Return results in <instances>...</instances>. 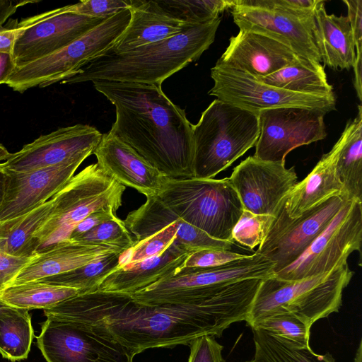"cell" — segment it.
<instances>
[{
  "instance_id": "obj_1",
  "label": "cell",
  "mask_w": 362,
  "mask_h": 362,
  "mask_svg": "<svg viewBox=\"0 0 362 362\" xmlns=\"http://www.w3.org/2000/svg\"><path fill=\"white\" fill-rule=\"evenodd\" d=\"M261 282L249 279L223 283L211 296L187 304H143L129 293L95 291L43 313L49 319L87 325L138 354L149 349L189 346L203 336L220 337L232 324L245 321Z\"/></svg>"
},
{
  "instance_id": "obj_2",
  "label": "cell",
  "mask_w": 362,
  "mask_h": 362,
  "mask_svg": "<svg viewBox=\"0 0 362 362\" xmlns=\"http://www.w3.org/2000/svg\"><path fill=\"white\" fill-rule=\"evenodd\" d=\"M95 89L115 107L110 132L165 177H194L192 124L161 86L95 81Z\"/></svg>"
},
{
  "instance_id": "obj_3",
  "label": "cell",
  "mask_w": 362,
  "mask_h": 362,
  "mask_svg": "<svg viewBox=\"0 0 362 362\" xmlns=\"http://www.w3.org/2000/svg\"><path fill=\"white\" fill-rule=\"evenodd\" d=\"M221 21L218 17L194 25L173 37L127 52H115L109 49L61 83L110 81L161 86L209 49Z\"/></svg>"
},
{
  "instance_id": "obj_4",
  "label": "cell",
  "mask_w": 362,
  "mask_h": 362,
  "mask_svg": "<svg viewBox=\"0 0 362 362\" xmlns=\"http://www.w3.org/2000/svg\"><path fill=\"white\" fill-rule=\"evenodd\" d=\"M258 113L214 100L192 124L193 177L213 178L255 146Z\"/></svg>"
},
{
  "instance_id": "obj_5",
  "label": "cell",
  "mask_w": 362,
  "mask_h": 362,
  "mask_svg": "<svg viewBox=\"0 0 362 362\" xmlns=\"http://www.w3.org/2000/svg\"><path fill=\"white\" fill-rule=\"evenodd\" d=\"M353 275L346 264L300 280L287 281L274 276L262 279L245 322L251 327L267 315L284 310L312 327L316 321L339 312L343 291Z\"/></svg>"
},
{
  "instance_id": "obj_6",
  "label": "cell",
  "mask_w": 362,
  "mask_h": 362,
  "mask_svg": "<svg viewBox=\"0 0 362 362\" xmlns=\"http://www.w3.org/2000/svg\"><path fill=\"white\" fill-rule=\"evenodd\" d=\"M156 196L182 220L214 239L232 242L243 207L228 177H165Z\"/></svg>"
},
{
  "instance_id": "obj_7",
  "label": "cell",
  "mask_w": 362,
  "mask_h": 362,
  "mask_svg": "<svg viewBox=\"0 0 362 362\" xmlns=\"http://www.w3.org/2000/svg\"><path fill=\"white\" fill-rule=\"evenodd\" d=\"M124 189L97 163L74 175L52 197V211L35 235L36 255L69 240L76 226L89 214L98 211L115 213L122 206Z\"/></svg>"
},
{
  "instance_id": "obj_8",
  "label": "cell",
  "mask_w": 362,
  "mask_h": 362,
  "mask_svg": "<svg viewBox=\"0 0 362 362\" xmlns=\"http://www.w3.org/2000/svg\"><path fill=\"white\" fill-rule=\"evenodd\" d=\"M130 18L129 8L108 17L65 47L16 67L6 85L22 93L29 88H45L74 76L83 66L112 47Z\"/></svg>"
},
{
  "instance_id": "obj_9",
  "label": "cell",
  "mask_w": 362,
  "mask_h": 362,
  "mask_svg": "<svg viewBox=\"0 0 362 362\" xmlns=\"http://www.w3.org/2000/svg\"><path fill=\"white\" fill-rule=\"evenodd\" d=\"M361 241L362 201L350 199L303 253L274 276L296 281L329 272L361 252Z\"/></svg>"
},
{
  "instance_id": "obj_10",
  "label": "cell",
  "mask_w": 362,
  "mask_h": 362,
  "mask_svg": "<svg viewBox=\"0 0 362 362\" xmlns=\"http://www.w3.org/2000/svg\"><path fill=\"white\" fill-rule=\"evenodd\" d=\"M214 86L209 94L243 109L259 112L283 107H300L328 113L336 107L334 93H300L274 87L252 76L216 63L211 69Z\"/></svg>"
},
{
  "instance_id": "obj_11",
  "label": "cell",
  "mask_w": 362,
  "mask_h": 362,
  "mask_svg": "<svg viewBox=\"0 0 362 362\" xmlns=\"http://www.w3.org/2000/svg\"><path fill=\"white\" fill-rule=\"evenodd\" d=\"M350 199L344 192L333 194L296 218L283 203L256 252L273 262L277 272L300 256Z\"/></svg>"
},
{
  "instance_id": "obj_12",
  "label": "cell",
  "mask_w": 362,
  "mask_h": 362,
  "mask_svg": "<svg viewBox=\"0 0 362 362\" xmlns=\"http://www.w3.org/2000/svg\"><path fill=\"white\" fill-rule=\"evenodd\" d=\"M37 346L47 362H133V351L90 326L47 318Z\"/></svg>"
},
{
  "instance_id": "obj_13",
  "label": "cell",
  "mask_w": 362,
  "mask_h": 362,
  "mask_svg": "<svg viewBox=\"0 0 362 362\" xmlns=\"http://www.w3.org/2000/svg\"><path fill=\"white\" fill-rule=\"evenodd\" d=\"M106 18L81 15L65 6L22 19L12 52L16 67L65 47Z\"/></svg>"
},
{
  "instance_id": "obj_14",
  "label": "cell",
  "mask_w": 362,
  "mask_h": 362,
  "mask_svg": "<svg viewBox=\"0 0 362 362\" xmlns=\"http://www.w3.org/2000/svg\"><path fill=\"white\" fill-rule=\"evenodd\" d=\"M325 113L300 107L263 110L258 113L259 134L254 157L265 161H285L293 149L327 136Z\"/></svg>"
},
{
  "instance_id": "obj_15",
  "label": "cell",
  "mask_w": 362,
  "mask_h": 362,
  "mask_svg": "<svg viewBox=\"0 0 362 362\" xmlns=\"http://www.w3.org/2000/svg\"><path fill=\"white\" fill-rule=\"evenodd\" d=\"M275 264L255 252L251 255L210 267H181L173 274L131 294L137 302L165 304L172 297L196 288L249 279L274 276Z\"/></svg>"
},
{
  "instance_id": "obj_16",
  "label": "cell",
  "mask_w": 362,
  "mask_h": 362,
  "mask_svg": "<svg viewBox=\"0 0 362 362\" xmlns=\"http://www.w3.org/2000/svg\"><path fill=\"white\" fill-rule=\"evenodd\" d=\"M228 178L244 210L274 217L298 182L294 166L286 168L285 161H265L254 156L238 165Z\"/></svg>"
},
{
  "instance_id": "obj_17",
  "label": "cell",
  "mask_w": 362,
  "mask_h": 362,
  "mask_svg": "<svg viewBox=\"0 0 362 362\" xmlns=\"http://www.w3.org/2000/svg\"><path fill=\"white\" fill-rule=\"evenodd\" d=\"M101 137L99 130L88 124L61 127L11 153L1 165L6 170L28 172L86 158L93 154Z\"/></svg>"
},
{
  "instance_id": "obj_18",
  "label": "cell",
  "mask_w": 362,
  "mask_h": 362,
  "mask_svg": "<svg viewBox=\"0 0 362 362\" xmlns=\"http://www.w3.org/2000/svg\"><path fill=\"white\" fill-rule=\"evenodd\" d=\"M231 14L240 30L268 36L299 56L320 63L315 17L303 18L274 8L247 5L233 0Z\"/></svg>"
},
{
  "instance_id": "obj_19",
  "label": "cell",
  "mask_w": 362,
  "mask_h": 362,
  "mask_svg": "<svg viewBox=\"0 0 362 362\" xmlns=\"http://www.w3.org/2000/svg\"><path fill=\"white\" fill-rule=\"evenodd\" d=\"M84 157L28 172L6 170V188L0 223L26 215L50 199L74 176Z\"/></svg>"
},
{
  "instance_id": "obj_20",
  "label": "cell",
  "mask_w": 362,
  "mask_h": 362,
  "mask_svg": "<svg viewBox=\"0 0 362 362\" xmlns=\"http://www.w3.org/2000/svg\"><path fill=\"white\" fill-rule=\"evenodd\" d=\"M303 58L268 36L240 30L230 38L228 47L216 63L259 78L296 64Z\"/></svg>"
},
{
  "instance_id": "obj_21",
  "label": "cell",
  "mask_w": 362,
  "mask_h": 362,
  "mask_svg": "<svg viewBox=\"0 0 362 362\" xmlns=\"http://www.w3.org/2000/svg\"><path fill=\"white\" fill-rule=\"evenodd\" d=\"M93 154L100 168L123 186L146 197L160 190L165 177L110 131L102 134Z\"/></svg>"
},
{
  "instance_id": "obj_22",
  "label": "cell",
  "mask_w": 362,
  "mask_h": 362,
  "mask_svg": "<svg viewBox=\"0 0 362 362\" xmlns=\"http://www.w3.org/2000/svg\"><path fill=\"white\" fill-rule=\"evenodd\" d=\"M130 21L110 50L124 52L173 37L194 25L164 10L157 1L132 0Z\"/></svg>"
},
{
  "instance_id": "obj_23",
  "label": "cell",
  "mask_w": 362,
  "mask_h": 362,
  "mask_svg": "<svg viewBox=\"0 0 362 362\" xmlns=\"http://www.w3.org/2000/svg\"><path fill=\"white\" fill-rule=\"evenodd\" d=\"M124 251L101 245L85 244L71 240H64L34 256L8 286L63 274L103 259L110 255Z\"/></svg>"
},
{
  "instance_id": "obj_24",
  "label": "cell",
  "mask_w": 362,
  "mask_h": 362,
  "mask_svg": "<svg viewBox=\"0 0 362 362\" xmlns=\"http://www.w3.org/2000/svg\"><path fill=\"white\" fill-rule=\"evenodd\" d=\"M192 252L174 241L158 256L119 267L97 291L134 293L173 274Z\"/></svg>"
},
{
  "instance_id": "obj_25",
  "label": "cell",
  "mask_w": 362,
  "mask_h": 362,
  "mask_svg": "<svg viewBox=\"0 0 362 362\" xmlns=\"http://www.w3.org/2000/svg\"><path fill=\"white\" fill-rule=\"evenodd\" d=\"M344 139L343 132L332 149L322 156L312 171L286 195L284 204L289 217H298L333 194L346 193L336 173L337 158Z\"/></svg>"
},
{
  "instance_id": "obj_26",
  "label": "cell",
  "mask_w": 362,
  "mask_h": 362,
  "mask_svg": "<svg viewBox=\"0 0 362 362\" xmlns=\"http://www.w3.org/2000/svg\"><path fill=\"white\" fill-rule=\"evenodd\" d=\"M318 48L325 64L333 69H349L356 59V48L347 16L328 14L322 1L315 13Z\"/></svg>"
},
{
  "instance_id": "obj_27",
  "label": "cell",
  "mask_w": 362,
  "mask_h": 362,
  "mask_svg": "<svg viewBox=\"0 0 362 362\" xmlns=\"http://www.w3.org/2000/svg\"><path fill=\"white\" fill-rule=\"evenodd\" d=\"M53 206L51 198L23 217L0 223V252L16 257L35 256V235L48 219Z\"/></svg>"
},
{
  "instance_id": "obj_28",
  "label": "cell",
  "mask_w": 362,
  "mask_h": 362,
  "mask_svg": "<svg viewBox=\"0 0 362 362\" xmlns=\"http://www.w3.org/2000/svg\"><path fill=\"white\" fill-rule=\"evenodd\" d=\"M345 139L339 153L337 175L351 199L362 201V107L344 128Z\"/></svg>"
},
{
  "instance_id": "obj_29",
  "label": "cell",
  "mask_w": 362,
  "mask_h": 362,
  "mask_svg": "<svg viewBox=\"0 0 362 362\" xmlns=\"http://www.w3.org/2000/svg\"><path fill=\"white\" fill-rule=\"evenodd\" d=\"M255 78L296 93L315 95L334 93L333 87L328 83L322 65L305 58L269 76Z\"/></svg>"
},
{
  "instance_id": "obj_30",
  "label": "cell",
  "mask_w": 362,
  "mask_h": 362,
  "mask_svg": "<svg viewBox=\"0 0 362 362\" xmlns=\"http://www.w3.org/2000/svg\"><path fill=\"white\" fill-rule=\"evenodd\" d=\"M34 337L29 310L8 306L0 313V354L11 362L26 359Z\"/></svg>"
},
{
  "instance_id": "obj_31",
  "label": "cell",
  "mask_w": 362,
  "mask_h": 362,
  "mask_svg": "<svg viewBox=\"0 0 362 362\" xmlns=\"http://www.w3.org/2000/svg\"><path fill=\"white\" fill-rule=\"evenodd\" d=\"M78 293L76 288L31 281L6 287L0 300L14 308L45 310Z\"/></svg>"
},
{
  "instance_id": "obj_32",
  "label": "cell",
  "mask_w": 362,
  "mask_h": 362,
  "mask_svg": "<svg viewBox=\"0 0 362 362\" xmlns=\"http://www.w3.org/2000/svg\"><path fill=\"white\" fill-rule=\"evenodd\" d=\"M255 355L252 362H334L329 353L318 354L262 329H252Z\"/></svg>"
},
{
  "instance_id": "obj_33",
  "label": "cell",
  "mask_w": 362,
  "mask_h": 362,
  "mask_svg": "<svg viewBox=\"0 0 362 362\" xmlns=\"http://www.w3.org/2000/svg\"><path fill=\"white\" fill-rule=\"evenodd\" d=\"M124 252H116L69 272L37 281L76 288L78 294L94 292L103 279L119 267L120 256Z\"/></svg>"
},
{
  "instance_id": "obj_34",
  "label": "cell",
  "mask_w": 362,
  "mask_h": 362,
  "mask_svg": "<svg viewBox=\"0 0 362 362\" xmlns=\"http://www.w3.org/2000/svg\"><path fill=\"white\" fill-rule=\"evenodd\" d=\"M251 328L262 329L300 347L310 346L311 326L287 311L272 312L255 322Z\"/></svg>"
},
{
  "instance_id": "obj_35",
  "label": "cell",
  "mask_w": 362,
  "mask_h": 362,
  "mask_svg": "<svg viewBox=\"0 0 362 362\" xmlns=\"http://www.w3.org/2000/svg\"><path fill=\"white\" fill-rule=\"evenodd\" d=\"M157 2L174 17L193 25L210 22L233 6V0H173Z\"/></svg>"
},
{
  "instance_id": "obj_36",
  "label": "cell",
  "mask_w": 362,
  "mask_h": 362,
  "mask_svg": "<svg viewBox=\"0 0 362 362\" xmlns=\"http://www.w3.org/2000/svg\"><path fill=\"white\" fill-rule=\"evenodd\" d=\"M179 220L171 222L161 230L136 243L120 256L119 267L152 258L162 254L175 240L179 228Z\"/></svg>"
},
{
  "instance_id": "obj_37",
  "label": "cell",
  "mask_w": 362,
  "mask_h": 362,
  "mask_svg": "<svg viewBox=\"0 0 362 362\" xmlns=\"http://www.w3.org/2000/svg\"><path fill=\"white\" fill-rule=\"evenodd\" d=\"M71 240L85 244L109 246L125 251L136 243L132 233L127 228L124 221L117 216L98 225Z\"/></svg>"
},
{
  "instance_id": "obj_38",
  "label": "cell",
  "mask_w": 362,
  "mask_h": 362,
  "mask_svg": "<svg viewBox=\"0 0 362 362\" xmlns=\"http://www.w3.org/2000/svg\"><path fill=\"white\" fill-rule=\"evenodd\" d=\"M275 217L256 214L243 209L232 231V242L252 250L264 240Z\"/></svg>"
},
{
  "instance_id": "obj_39",
  "label": "cell",
  "mask_w": 362,
  "mask_h": 362,
  "mask_svg": "<svg viewBox=\"0 0 362 362\" xmlns=\"http://www.w3.org/2000/svg\"><path fill=\"white\" fill-rule=\"evenodd\" d=\"M132 0H83L68 5L69 10L92 18H108L129 8Z\"/></svg>"
},
{
  "instance_id": "obj_40",
  "label": "cell",
  "mask_w": 362,
  "mask_h": 362,
  "mask_svg": "<svg viewBox=\"0 0 362 362\" xmlns=\"http://www.w3.org/2000/svg\"><path fill=\"white\" fill-rule=\"evenodd\" d=\"M247 5L265 6L303 18H314L322 0H240Z\"/></svg>"
},
{
  "instance_id": "obj_41",
  "label": "cell",
  "mask_w": 362,
  "mask_h": 362,
  "mask_svg": "<svg viewBox=\"0 0 362 362\" xmlns=\"http://www.w3.org/2000/svg\"><path fill=\"white\" fill-rule=\"evenodd\" d=\"M245 255L230 250H201L190 254L182 267H215L240 259Z\"/></svg>"
},
{
  "instance_id": "obj_42",
  "label": "cell",
  "mask_w": 362,
  "mask_h": 362,
  "mask_svg": "<svg viewBox=\"0 0 362 362\" xmlns=\"http://www.w3.org/2000/svg\"><path fill=\"white\" fill-rule=\"evenodd\" d=\"M188 362H225L223 346L211 336H203L190 343Z\"/></svg>"
},
{
  "instance_id": "obj_43",
  "label": "cell",
  "mask_w": 362,
  "mask_h": 362,
  "mask_svg": "<svg viewBox=\"0 0 362 362\" xmlns=\"http://www.w3.org/2000/svg\"><path fill=\"white\" fill-rule=\"evenodd\" d=\"M33 257H16L0 252V293Z\"/></svg>"
},
{
  "instance_id": "obj_44",
  "label": "cell",
  "mask_w": 362,
  "mask_h": 362,
  "mask_svg": "<svg viewBox=\"0 0 362 362\" xmlns=\"http://www.w3.org/2000/svg\"><path fill=\"white\" fill-rule=\"evenodd\" d=\"M347 6L349 19L356 51L362 50V0H344Z\"/></svg>"
},
{
  "instance_id": "obj_45",
  "label": "cell",
  "mask_w": 362,
  "mask_h": 362,
  "mask_svg": "<svg viewBox=\"0 0 362 362\" xmlns=\"http://www.w3.org/2000/svg\"><path fill=\"white\" fill-rule=\"evenodd\" d=\"M115 213L108 211H98L89 214L82 220L72 231L69 240L87 233L98 225L116 217Z\"/></svg>"
},
{
  "instance_id": "obj_46",
  "label": "cell",
  "mask_w": 362,
  "mask_h": 362,
  "mask_svg": "<svg viewBox=\"0 0 362 362\" xmlns=\"http://www.w3.org/2000/svg\"><path fill=\"white\" fill-rule=\"evenodd\" d=\"M18 25V19L10 18L6 23L0 27V53L12 54Z\"/></svg>"
},
{
  "instance_id": "obj_47",
  "label": "cell",
  "mask_w": 362,
  "mask_h": 362,
  "mask_svg": "<svg viewBox=\"0 0 362 362\" xmlns=\"http://www.w3.org/2000/svg\"><path fill=\"white\" fill-rule=\"evenodd\" d=\"M16 67L11 54L0 53V85L6 84Z\"/></svg>"
},
{
  "instance_id": "obj_48",
  "label": "cell",
  "mask_w": 362,
  "mask_h": 362,
  "mask_svg": "<svg viewBox=\"0 0 362 362\" xmlns=\"http://www.w3.org/2000/svg\"><path fill=\"white\" fill-rule=\"evenodd\" d=\"M33 2L35 1L16 2L11 0H0V27L4 25L8 18L16 13L18 7L25 4Z\"/></svg>"
},
{
  "instance_id": "obj_49",
  "label": "cell",
  "mask_w": 362,
  "mask_h": 362,
  "mask_svg": "<svg viewBox=\"0 0 362 362\" xmlns=\"http://www.w3.org/2000/svg\"><path fill=\"white\" fill-rule=\"evenodd\" d=\"M354 71V85L359 100H362V50L356 51V59L353 65Z\"/></svg>"
},
{
  "instance_id": "obj_50",
  "label": "cell",
  "mask_w": 362,
  "mask_h": 362,
  "mask_svg": "<svg viewBox=\"0 0 362 362\" xmlns=\"http://www.w3.org/2000/svg\"><path fill=\"white\" fill-rule=\"evenodd\" d=\"M0 163V207L2 204L6 188V172Z\"/></svg>"
},
{
  "instance_id": "obj_51",
  "label": "cell",
  "mask_w": 362,
  "mask_h": 362,
  "mask_svg": "<svg viewBox=\"0 0 362 362\" xmlns=\"http://www.w3.org/2000/svg\"><path fill=\"white\" fill-rule=\"evenodd\" d=\"M11 155V153L8 151L6 148L0 144V163L3 160H6Z\"/></svg>"
},
{
  "instance_id": "obj_52",
  "label": "cell",
  "mask_w": 362,
  "mask_h": 362,
  "mask_svg": "<svg viewBox=\"0 0 362 362\" xmlns=\"http://www.w3.org/2000/svg\"><path fill=\"white\" fill-rule=\"evenodd\" d=\"M354 362H362V341L360 340Z\"/></svg>"
},
{
  "instance_id": "obj_53",
  "label": "cell",
  "mask_w": 362,
  "mask_h": 362,
  "mask_svg": "<svg viewBox=\"0 0 362 362\" xmlns=\"http://www.w3.org/2000/svg\"><path fill=\"white\" fill-rule=\"evenodd\" d=\"M9 305L0 300V313Z\"/></svg>"
},
{
  "instance_id": "obj_54",
  "label": "cell",
  "mask_w": 362,
  "mask_h": 362,
  "mask_svg": "<svg viewBox=\"0 0 362 362\" xmlns=\"http://www.w3.org/2000/svg\"><path fill=\"white\" fill-rule=\"evenodd\" d=\"M245 362H252V361H245Z\"/></svg>"
},
{
  "instance_id": "obj_55",
  "label": "cell",
  "mask_w": 362,
  "mask_h": 362,
  "mask_svg": "<svg viewBox=\"0 0 362 362\" xmlns=\"http://www.w3.org/2000/svg\"></svg>"
}]
</instances>
